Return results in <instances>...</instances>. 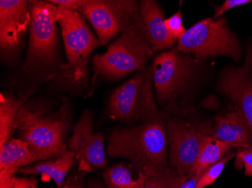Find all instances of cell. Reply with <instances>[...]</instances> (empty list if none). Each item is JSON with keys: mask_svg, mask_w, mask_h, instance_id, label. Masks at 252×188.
Masks as SVG:
<instances>
[{"mask_svg": "<svg viewBox=\"0 0 252 188\" xmlns=\"http://www.w3.org/2000/svg\"><path fill=\"white\" fill-rule=\"evenodd\" d=\"M11 175H13V173L6 171H0V188H12L10 181Z\"/></svg>", "mask_w": 252, "mask_h": 188, "instance_id": "obj_30", "label": "cell"}, {"mask_svg": "<svg viewBox=\"0 0 252 188\" xmlns=\"http://www.w3.org/2000/svg\"><path fill=\"white\" fill-rule=\"evenodd\" d=\"M141 18L154 53L167 50L177 43L167 29L163 9L155 0L140 2Z\"/></svg>", "mask_w": 252, "mask_h": 188, "instance_id": "obj_14", "label": "cell"}, {"mask_svg": "<svg viewBox=\"0 0 252 188\" xmlns=\"http://www.w3.org/2000/svg\"><path fill=\"white\" fill-rule=\"evenodd\" d=\"M80 11L95 30L100 45L141 19L140 2L135 0H86Z\"/></svg>", "mask_w": 252, "mask_h": 188, "instance_id": "obj_10", "label": "cell"}, {"mask_svg": "<svg viewBox=\"0 0 252 188\" xmlns=\"http://www.w3.org/2000/svg\"><path fill=\"white\" fill-rule=\"evenodd\" d=\"M235 157H236V153H229L224 158L209 166L207 169H205L199 176L196 188H206L213 185L223 172L226 162H229Z\"/></svg>", "mask_w": 252, "mask_h": 188, "instance_id": "obj_22", "label": "cell"}, {"mask_svg": "<svg viewBox=\"0 0 252 188\" xmlns=\"http://www.w3.org/2000/svg\"><path fill=\"white\" fill-rule=\"evenodd\" d=\"M154 54L141 19L120 33L107 51L94 55V77L117 81L130 73L141 71Z\"/></svg>", "mask_w": 252, "mask_h": 188, "instance_id": "obj_4", "label": "cell"}, {"mask_svg": "<svg viewBox=\"0 0 252 188\" xmlns=\"http://www.w3.org/2000/svg\"><path fill=\"white\" fill-rule=\"evenodd\" d=\"M31 21L28 52L22 69L49 79L63 73L66 63L61 57L58 6L50 1H29Z\"/></svg>", "mask_w": 252, "mask_h": 188, "instance_id": "obj_3", "label": "cell"}, {"mask_svg": "<svg viewBox=\"0 0 252 188\" xmlns=\"http://www.w3.org/2000/svg\"><path fill=\"white\" fill-rule=\"evenodd\" d=\"M42 157L21 138H10L0 146V170L16 174L20 168L31 166Z\"/></svg>", "mask_w": 252, "mask_h": 188, "instance_id": "obj_16", "label": "cell"}, {"mask_svg": "<svg viewBox=\"0 0 252 188\" xmlns=\"http://www.w3.org/2000/svg\"><path fill=\"white\" fill-rule=\"evenodd\" d=\"M67 145L75 154L79 172H94L107 166L104 135L94 132V117L89 110L84 111L75 124Z\"/></svg>", "mask_w": 252, "mask_h": 188, "instance_id": "obj_11", "label": "cell"}, {"mask_svg": "<svg viewBox=\"0 0 252 188\" xmlns=\"http://www.w3.org/2000/svg\"><path fill=\"white\" fill-rule=\"evenodd\" d=\"M165 25L171 36L177 40V42L186 32L187 29H185L183 24V17L181 10L165 20Z\"/></svg>", "mask_w": 252, "mask_h": 188, "instance_id": "obj_24", "label": "cell"}, {"mask_svg": "<svg viewBox=\"0 0 252 188\" xmlns=\"http://www.w3.org/2000/svg\"><path fill=\"white\" fill-rule=\"evenodd\" d=\"M169 166L188 175L197 160L205 138L213 135L212 121H187L165 114Z\"/></svg>", "mask_w": 252, "mask_h": 188, "instance_id": "obj_9", "label": "cell"}, {"mask_svg": "<svg viewBox=\"0 0 252 188\" xmlns=\"http://www.w3.org/2000/svg\"><path fill=\"white\" fill-rule=\"evenodd\" d=\"M251 147H252V145H251Z\"/></svg>", "mask_w": 252, "mask_h": 188, "instance_id": "obj_32", "label": "cell"}, {"mask_svg": "<svg viewBox=\"0 0 252 188\" xmlns=\"http://www.w3.org/2000/svg\"><path fill=\"white\" fill-rule=\"evenodd\" d=\"M56 20L60 27L67 60L66 69L62 74L71 85H84L89 79V58L100 45V42L79 11L58 7Z\"/></svg>", "mask_w": 252, "mask_h": 188, "instance_id": "obj_6", "label": "cell"}, {"mask_svg": "<svg viewBox=\"0 0 252 188\" xmlns=\"http://www.w3.org/2000/svg\"><path fill=\"white\" fill-rule=\"evenodd\" d=\"M233 148L229 144L218 139L213 135L205 137L197 160L188 175L200 176L205 169L231 152Z\"/></svg>", "mask_w": 252, "mask_h": 188, "instance_id": "obj_18", "label": "cell"}, {"mask_svg": "<svg viewBox=\"0 0 252 188\" xmlns=\"http://www.w3.org/2000/svg\"><path fill=\"white\" fill-rule=\"evenodd\" d=\"M108 113L113 119L123 121L165 118L157 105L152 66H146L114 90L109 100Z\"/></svg>", "mask_w": 252, "mask_h": 188, "instance_id": "obj_8", "label": "cell"}, {"mask_svg": "<svg viewBox=\"0 0 252 188\" xmlns=\"http://www.w3.org/2000/svg\"><path fill=\"white\" fill-rule=\"evenodd\" d=\"M31 21L28 1H0V49L5 61H12L18 54L23 34L29 27Z\"/></svg>", "mask_w": 252, "mask_h": 188, "instance_id": "obj_13", "label": "cell"}, {"mask_svg": "<svg viewBox=\"0 0 252 188\" xmlns=\"http://www.w3.org/2000/svg\"><path fill=\"white\" fill-rule=\"evenodd\" d=\"M86 0H50L52 3L63 9L78 11L81 10Z\"/></svg>", "mask_w": 252, "mask_h": 188, "instance_id": "obj_27", "label": "cell"}, {"mask_svg": "<svg viewBox=\"0 0 252 188\" xmlns=\"http://www.w3.org/2000/svg\"><path fill=\"white\" fill-rule=\"evenodd\" d=\"M153 81L157 103L170 114H186L205 83V60L180 52L177 47L161 52L152 63Z\"/></svg>", "mask_w": 252, "mask_h": 188, "instance_id": "obj_1", "label": "cell"}, {"mask_svg": "<svg viewBox=\"0 0 252 188\" xmlns=\"http://www.w3.org/2000/svg\"><path fill=\"white\" fill-rule=\"evenodd\" d=\"M12 188H38V180L34 176L31 177H18L16 174L10 177Z\"/></svg>", "mask_w": 252, "mask_h": 188, "instance_id": "obj_26", "label": "cell"}, {"mask_svg": "<svg viewBox=\"0 0 252 188\" xmlns=\"http://www.w3.org/2000/svg\"><path fill=\"white\" fill-rule=\"evenodd\" d=\"M88 188H108L106 186L104 182H101L100 179H92L89 182Z\"/></svg>", "mask_w": 252, "mask_h": 188, "instance_id": "obj_31", "label": "cell"}, {"mask_svg": "<svg viewBox=\"0 0 252 188\" xmlns=\"http://www.w3.org/2000/svg\"><path fill=\"white\" fill-rule=\"evenodd\" d=\"M235 158V169L240 171L244 169L245 175L252 177V147L238 150Z\"/></svg>", "mask_w": 252, "mask_h": 188, "instance_id": "obj_23", "label": "cell"}, {"mask_svg": "<svg viewBox=\"0 0 252 188\" xmlns=\"http://www.w3.org/2000/svg\"><path fill=\"white\" fill-rule=\"evenodd\" d=\"M145 176L142 185L137 188H178L187 175H179L170 169L161 173Z\"/></svg>", "mask_w": 252, "mask_h": 188, "instance_id": "obj_21", "label": "cell"}, {"mask_svg": "<svg viewBox=\"0 0 252 188\" xmlns=\"http://www.w3.org/2000/svg\"><path fill=\"white\" fill-rule=\"evenodd\" d=\"M23 101L9 93H1L0 99V146L11 138Z\"/></svg>", "mask_w": 252, "mask_h": 188, "instance_id": "obj_19", "label": "cell"}, {"mask_svg": "<svg viewBox=\"0 0 252 188\" xmlns=\"http://www.w3.org/2000/svg\"><path fill=\"white\" fill-rule=\"evenodd\" d=\"M217 89L234 104L245 117L252 143V43L248 45L244 62L240 66L223 69L219 76Z\"/></svg>", "mask_w": 252, "mask_h": 188, "instance_id": "obj_12", "label": "cell"}, {"mask_svg": "<svg viewBox=\"0 0 252 188\" xmlns=\"http://www.w3.org/2000/svg\"><path fill=\"white\" fill-rule=\"evenodd\" d=\"M165 118L112 131L107 148L109 156L127 160L138 173L145 175L171 169Z\"/></svg>", "mask_w": 252, "mask_h": 188, "instance_id": "obj_2", "label": "cell"}, {"mask_svg": "<svg viewBox=\"0 0 252 188\" xmlns=\"http://www.w3.org/2000/svg\"><path fill=\"white\" fill-rule=\"evenodd\" d=\"M252 2L251 0H226L220 5L215 6V14H214V19H219L221 18L222 15L236 7L241 6Z\"/></svg>", "mask_w": 252, "mask_h": 188, "instance_id": "obj_25", "label": "cell"}, {"mask_svg": "<svg viewBox=\"0 0 252 188\" xmlns=\"http://www.w3.org/2000/svg\"><path fill=\"white\" fill-rule=\"evenodd\" d=\"M76 162L74 153L69 150L59 158L39 161L31 166L20 168L18 172L31 176L41 175V177L45 181L52 179L56 184L57 188H59L66 180L68 173Z\"/></svg>", "mask_w": 252, "mask_h": 188, "instance_id": "obj_17", "label": "cell"}, {"mask_svg": "<svg viewBox=\"0 0 252 188\" xmlns=\"http://www.w3.org/2000/svg\"><path fill=\"white\" fill-rule=\"evenodd\" d=\"M176 47L182 53L200 60L227 56L239 63L243 59L240 42L223 17L205 18L196 23L187 29Z\"/></svg>", "mask_w": 252, "mask_h": 188, "instance_id": "obj_7", "label": "cell"}, {"mask_svg": "<svg viewBox=\"0 0 252 188\" xmlns=\"http://www.w3.org/2000/svg\"><path fill=\"white\" fill-rule=\"evenodd\" d=\"M199 178V176H196V175H187L178 188H196Z\"/></svg>", "mask_w": 252, "mask_h": 188, "instance_id": "obj_29", "label": "cell"}, {"mask_svg": "<svg viewBox=\"0 0 252 188\" xmlns=\"http://www.w3.org/2000/svg\"><path fill=\"white\" fill-rule=\"evenodd\" d=\"M70 127L65 106L59 112L47 114L42 108L32 109L22 105L15 125L19 138L37 152L43 161L59 158L67 151L65 138Z\"/></svg>", "mask_w": 252, "mask_h": 188, "instance_id": "obj_5", "label": "cell"}, {"mask_svg": "<svg viewBox=\"0 0 252 188\" xmlns=\"http://www.w3.org/2000/svg\"><path fill=\"white\" fill-rule=\"evenodd\" d=\"M213 135L236 150L251 147L249 125L240 111H230L215 116L212 121Z\"/></svg>", "mask_w": 252, "mask_h": 188, "instance_id": "obj_15", "label": "cell"}, {"mask_svg": "<svg viewBox=\"0 0 252 188\" xmlns=\"http://www.w3.org/2000/svg\"><path fill=\"white\" fill-rule=\"evenodd\" d=\"M58 188H84V185L79 175H73L65 180L63 185Z\"/></svg>", "mask_w": 252, "mask_h": 188, "instance_id": "obj_28", "label": "cell"}, {"mask_svg": "<svg viewBox=\"0 0 252 188\" xmlns=\"http://www.w3.org/2000/svg\"><path fill=\"white\" fill-rule=\"evenodd\" d=\"M102 177L108 188H137L142 185L146 176L138 173L137 179H134L131 169L124 164L119 163L106 169Z\"/></svg>", "mask_w": 252, "mask_h": 188, "instance_id": "obj_20", "label": "cell"}]
</instances>
